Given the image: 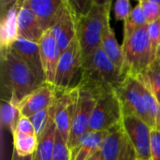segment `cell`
Returning a JSON list of instances; mask_svg holds the SVG:
<instances>
[{"mask_svg": "<svg viewBox=\"0 0 160 160\" xmlns=\"http://www.w3.org/2000/svg\"><path fill=\"white\" fill-rule=\"evenodd\" d=\"M1 94L4 100L18 107L41 84L27 63L11 48L0 50Z\"/></svg>", "mask_w": 160, "mask_h": 160, "instance_id": "6da1fadb", "label": "cell"}, {"mask_svg": "<svg viewBox=\"0 0 160 160\" xmlns=\"http://www.w3.org/2000/svg\"><path fill=\"white\" fill-rule=\"evenodd\" d=\"M124 78L122 70L108 58L100 47L82 58L78 85L90 90L96 96L102 91L114 89Z\"/></svg>", "mask_w": 160, "mask_h": 160, "instance_id": "7a4b0ae2", "label": "cell"}, {"mask_svg": "<svg viewBox=\"0 0 160 160\" xmlns=\"http://www.w3.org/2000/svg\"><path fill=\"white\" fill-rule=\"evenodd\" d=\"M112 1H91L84 12L79 13L77 39L82 58L100 48L104 29L110 22Z\"/></svg>", "mask_w": 160, "mask_h": 160, "instance_id": "3957f363", "label": "cell"}, {"mask_svg": "<svg viewBox=\"0 0 160 160\" xmlns=\"http://www.w3.org/2000/svg\"><path fill=\"white\" fill-rule=\"evenodd\" d=\"M122 49L124 54L123 74L134 77L142 75L154 61L147 24L124 38Z\"/></svg>", "mask_w": 160, "mask_h": 160, "instance_id": "277c9868", "label": "cell"}, {"mask_svg": "<svg viewBox=\"0 0 160 160\" xmlns=\"http://www.w3.org/2000/svg\"><path fill=\"white\" fill-rule=\"evenodd\" d=\"M123 112H128L135 114L144 121L152 129H155L154 122L147 109L143 85L138 77L127 75L123 81L114 88Z\"/></svg>", "mask_w": 160, "mask_h": 160, "instance_id": "5b68a950", "label": "cell"}, {"mask_svg": "<svg viewBox=\"0 0 160 160\" xmlns=\"http://www.w3.org/2000/svg\"><path fill=\"white\" fill-rule=\"evenodd\" d=\"M123 109L114 89L96 95V105L90 119V131H108L122 121Z\"/></svg>", "mask_w": 160, "mask_h": 160, "instance_id": "8992f818", "label": "cell"}, {"mask_svg": "<svg viewBox=\"0 0 160 160\" xmlns=\"http://www.w3.org/2000/svg\"><path fill=\"white\" fill-rule=\"evenodd\" d=\"M78 93L79 90L77 85L63 90L56 89L53 103L50 108L56 129L63 136L67 143L77 106Z\"/></svg>", "mask_w": 160, "mask_h": 160, "instance_id": "52a82bcc", "label": "cell"}, {"mask_svg": "<svg viewBox=\"0 0 160 160\" xmlns=\"http://www.w3.org/2000/svg\"><path fill=\"white\" fill-rule=\"evenodd\" d=\"M77 87L79 90L77 106L68 141V145L71 152L77 147L82 137L90 131V119L96 105V96L93 92L80 85H77Z\"/></svg>", "mask_w": 160, "mask_h": 160, "instance_id": "ba28073f", "label": "cell"}, {"mask_svg": "<svg viewBox=\"0 0 160 160\" xmlns=\"http://www.w3.org/2000/svg\"><path fill=\"white\" fill-rule=\"evenodd\" d=\"M121 123L125 134L136 152L137 158L151 160L152 128L141 118L128 112H123Z\"/></svg>", "mask_w": 160, "mask_h": 160, "instance_id": "9c48e42d", "label": "cell"}, {"mask_svg": "<svg viewBox=\"0 0 160 160\" xmlns=\"http://www.w3.org/2000/svg\"><path fill=\"white\" fill-rule=\"evenodd\" d=\"M78 18L79 13L74 4L63 0L51 28L62 52L77 36Z\"/></svg>", "mask_w": 160, "mask_h": 160, "instance_id": "30bf717a", "label": "cell"}, {"mask_svg": "<svg viewBox=\"0 0 160 160\" xmlns=\"http://www.w3.org/2000/svg\"><path fill=\"white\" fill-rule=\"evenodd\" d=\"M82 50L77 38H75L70 45L62 52L59 59L54 81L56 89L69 88L76 74L82 70Z\"/></svg>", "mask_w": 160, "mask_h": 160, "instance_id": "8fae6325", "label": "cell"}, {"mask_svg": "<svg viewBox=\"0 0 160 160\" xmlns=\"http://www.w3.org/2000/svg\"><path fill=\"white\" fill-rule=\"evenodd\" d=\"M23 0L0 2V50L9 49L19 38L18 14Z\"/></svg>", "mask_w": 160, "mask_h": 160, "instance_id": "7c38bea8", "label": "cell"}, {"mask_svg": "<svg viewBox=\"0 0 160 160\" xmlns=\"http://www.w3.org/2000/svg\"><path fill=\"white\" fill-rule=\"evenodd\" d=\"M56 95V87L54 84L44 82L19 104L18 109L21 116L30 118L34 114L50 109L53 103Z\"/></svg>", "mask_w": 160, "mask_h": 160, "instance_id": "4fadbf2b", "label": "cell"}, {"mask_svg": "<svg viewBox=\"0 0 160 160\" xmlns=\"http://www.w3.org/2000/svg\"><path fill=\"white\" fill-rule=\"evenodd\" d=\"M38 46L45 74V82L54 84L56 69L62 52L51 29L43 33L38 41Z\"/></svg>", "mask_w": 160, "mask_h": 160, "instance_id": "5bb4252c", "label": "cell"}, {"mask_svg": "<svg viewBox=\"0 0 160 160\" xmlns=\"http://www.w3.org/2000/svg\"><path fill=\"white\" fill-rule=\"evenodd\" d=\"M11 49L27 63L41 83L46 82L38 43L22 38H18V39L11 46Z\"/></svg>", "mask_w": 160, "mask_h": 160, "instance_id": "9a60e30c", "label": "cell"}, {"mask_svg": "<svg viewBox=\"0 0 160 160\" xmlns=\"http://www.w3.org/2000/svg\"><path fill=\"white\" fill-rule=\"evenodd\" d=\"M18 32L19 38L37 43H38L44 33L27 0H23L18 14Z\"/></svg>", "mask_w": 160, "mask_h": 160, "instance_id": "2e32d148", "label": "cell"}, {"mask_svg": "<svg viewBox=\"0 0 160 160\" xmlns=\"http://www.w3.org/2000/svg\"><path fill=\"white\" fill-rule=\"evenodd\" d=\"M62 1L63 0H27L44 32L52 28Z\"/></svg>", "mask_w": 160, "mask_h": 160, "instance_id": "e0dca14e", "label": "cell"}, {"mask_svg": "<svg viewBox=\"0 0 160 160\" xmlns=\"http://www.w3.org/2000/svg\"><path fill=\"white\" fill-rule=\"evenodd\" d=\"M108 131H89L72 151L71 160H87L101 149Z\"/></svg>", "mask_w": 160, "mask_h": 160, "instance_id": "ac0fdd59", "label": "cell"}, {"mask_svg": "<svg viewBox=\"0 0 160 160\" xmlns=\"http://www.w3.org/2000/svg\"><path fill=\"white\" fill-rule=\"evenodd\" d=\"M125 139V131L122 123L108 130V134L102 143L101 152L105 160H119Z\"/></svg>", "mask_w": 160, "mask_h": 160, "instance_id": "d6986e66", "label": "cell"}, {"mask_svg": "<svg viewBox=\"0 0 160 160\" xmlns=\"http://www.w3.org/2000/svg\"><path fill=\"white\" fill-rule=\"evenodd\" d=\"M101 49L108 56V58L123 72L124 67V54L122 45H119L114 31L111 26V23L108 22L101 39Z\"/></svg>", "mask_w": 160, "mask_h": 160, "instance_id": "ffe728a7", "label": "cell"}, {"mask_svg": "<svg viewBox=\"0 0 160 160\" xmlns=\"http://www.w3.org/2000/svg\"><path fill=\"white\" fill-rule=\"evenodd\" d=\"M55 135H56V127L52 116V119L50 121L47 129L42 134V136L38 139V149L34 154L37 159L51 160L55 145Z\"/></svg>", "mask_w": 160, "mask_h": 160, "instance_id": "44dd1931", "label": "cell"}, {"mask_svg": "<svg viewBox=\"0 0 160 160\" xmlns=\"http://www.w3.org/2000/svg\"><path fill=\"white\" fill-rule=\"evenodd\" d=\"M138 78L151 90L160 103V58L153 61L148 68Z\"/></svg>", "mask_w": 160, "mask_h": 160, "instance_id": "7402d4cb", "label": "cell"}, {"mask_svg": "<svg viewBox=\"0 0 160 160\" xmlns=\"http://www.w3.org/2000/svg\"><path fill=\"white\" fill-rule=\"evenodd\" d=\"M13 150L21 157L33 156L38 144V140L36 135H28L15 132L13 134Z\"/></svg>", "mask_w": 160, "mask_h": 160, "instance_id": "603a6c76", "label": "cell"}, {"mask_svg": "<svg viewBox=\"0 0 160 160\" xmlns=\"http://www.w3.org/2000/svg\"><path fill=\"white\" fill-rule=\"evenodd\" d=\"M147 24L146 19L140 2H138L137 6L133 8V10L127 21L124 22V38L128 37L131 33H133L136 29Z\"/></svg>", "mask_w": 160, "mask_h": 160, "instance_id": "cb8c5ba5", "label": "cell"}, {"mask_svg": "<svg viewBox=\"0 0 160 160\" xmlns=\"http://www.w3.org/2000/svg\"><path fill=\"white\" fill-rule=\"evenodd\" d=\"M142 83L143 85V92H144V98H145L147 109H148L150 116L154 122L155 129L160 131V103L158 101V99L156 98L154 94L151 92V90L142 82Z\"/></svg>", "mask_w": 160, "mask_h": 160, "instance_id": "d4e9b609", "label": "cell"}, {"mask_svg": "<svg viewBox=\"0 0 160 160\" xmlns=\"http://www.w3.org/2000/svg\"><path fill=\"white\" fill-rule=\"evenodd\" d=\"M51 119H52V113H51L50 109L41 111L30 117V120L35 128V133H36L38 140L42 136V134L47 129Z\"/></svg>", "mask_w": 160, "mask_h": 160, "instance_id": "484cf974", "label": "cell"}, {"mask_svg": "<svg viewBox=\"0 0 160 160\" xmlns=\"http://www.w3.org/2000/svg\"><path fill=\"white\" fill-rule=\"evenodd\" d=\"M72 159V152L69 149L67 142L64 140L63 136L56 129L55 135V145L52 152V156L51 160H71Z\"/></svg>", "mask_w": 160, "mask_h": 160, "instance_id": "4316f807", "label": "cell"}, {"mask_svg": "<svg viewBox=\"0 0 160 160\" xmlns=\"http://www.w3.org/2000/svg\"><path fill=\"white\" fill-rule=\"evenodd\" d=\"M147 24L160 19V0H140Z\"/></svg>", "mask_w": 160, "mask_h": 160, "instance_id": "83f0119b", "label": "cell"}, {"mask_svg": "<svg viewBox=\"0 0 160 160\" xmlns=\"http://www.w3.org/2000/svg\"><path fill=\"white\" fill-rule=\"evenodd\" d=\"M147 29H148V36H149L150 46L152 51V56H153V60L155 61L158 57V50L159 44L160 19L157 22L147 24Z\"/></svg>", "mask_w": 160, "mask_h": 160, "instance_id": "f1b7e54d", "label": "cell"}, {"mask_svg": "<svg viewBox=\"0 0 160 160\" xmlns=\"http://www.w3.org/2000/svg\"><path fill=\"white\" fill-rule=\"evenodd\" d=\"M133 8L128 0H117L113 6V11L115 19L118 21H127L130 16Z\"/></svg>", "mask_w": 160, "mask_h": 160, "instance_id": "f546056e", "label": "cell"}, {"mask_svg": "<svg viewBox=\"0 0 160 160\" xmlns=\"http://www.w3.org/2000/svg\"><path fill=\"white\" fill-rule=\"evenodd\" d=\"M151 160H160V131H151Z\"/></svg>", "mask_w": 160, "mask_h": 160, "instance_id": "4dcf8cb0", "label": "cell"}, {"mask_svg": "<svg viewBox=\"0 0 160 160\" xmlns=\"http://www.w3.org/2000/svg\"><path fill=\"white\" fill-rule=\"evenodd\" d=\"M136 159H137L136 152H135L133 146L131 145V143H130L128 138L127 135L125 134L124 143H123V147H122V151H121V155H120V158H119V160Z\"/></svg>", "mask_w": 160, "mask_h": 160, "instance_id": "1f68e13d", "label": "cell"}, {"mask_svg": "<svg viewBox=\"0 0 160 160\" xmlns=\"http://www.w3.org/2000/svg\"><path fill=\"white\" fill-rule=\"evenodd\" d=\"M15 132L28 134V135H36L35 128L33 127V124H32L30 118L24 117V116H21V118H20V120L18 122Z\"/></svg>", "mask_w": 160, "mask_h": 160, "instance_id": "d6a6232c", "label": "cell"}, {"mask_svg": "<svg viewBox=\"0 0 160 160\" xmlns=\"http://www.w3.org/2000/svg\"><path fill=\"white\" fill-rule=\"evenodd\" d=\"M34 156V155H33ZM33 156H28V157H21L19 156L15 150L12 151L11 155V160H33Z\"/></svg>", "mask_w": 160, "mask_h": 160, "instance_id": "836d02e7", "label": "cell"}, {"mask_svg": "<svg viewBox=\"0 0 160 160\" xmlns=\"http://www.w3.org/2000/svg\"><path fill=\"white\" fill-rule=\"evenodd\" d=\"M87 160H105L103 158V155H102V152L101 150L98 151L96 154H94L92 157H90Z\"/></svg>", "mask_w": 160, "mask_h": 160, "instance_id": "e575fe53", "label": "cell"}, {"mask_svg": "<svg viewBox=\"0 0 160 160\" xmlns=\"http://www.w3.org/2000/svg\"><path fill=\"white\" fill-rule=\"evenodd\" d=\"M157 58H160V38H159V44H158V57Z\"/></svg>", "mask_w": 160, "mask_h": 160, "instance_id": "d590c367", "label": "cell"}, {"mask_svg": "<svg viewBox=\"0 0 160 160\" xmlns=\"http://www.w3.org/2000/svg\"><path fill=\"white\" fill-rule=\"evenodd\" d=\"M33 160H38L36 158H35V156H33Z\"/></svg>", "mask_w": 160, "mask_h": 160, "instance_id": "8d00e7d4", "label": "cell"}, {"mask_svg": "<svg viewBox=\"0 0 160 160\" xmlns=\"http://www.w3.org/2000/svg\"><path fill=\"white\" fill-rule=\"evenodd\" d=\"M136 160H142V159H138V158H137V159H136Z\"/></svg>", "mask_w": 160, "mask_h": 160, "instance_id": "74e56055", "label": "cell"}]
</instances>
